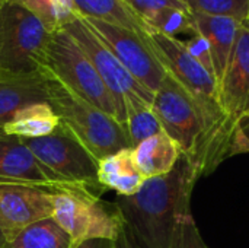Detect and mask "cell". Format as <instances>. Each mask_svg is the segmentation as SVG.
Listing matches in <instances>:
<instances>
[{
  "mask_svg": "<svg viewBox=\"0 0 249 248\" xmlns=\"http://www.w3.org/2000/svg\"><path fill=\"white\" fill-rule=\"evenodd\" d=\"M152 108L162 130L197 165L201 177L210 175L222 164L217 155L214 129L207 113L168 73L153 95Z\"/></svg>",
  "mask_w": 249,
  "mask_h": 248,
  "instance_id": "cell-2",
  "label": "cell"
},
{
  "mask_svg": "<svg viewBox=\"0 0 249 248\" xmlns=\"http://www.w3.org/2000/svg\"><path fill=\"white\" fill-rule=\"evenodd\" d=\"M219 102L229 127L236 132L249 114V28L242 23L228 66L219 80Z\"/></svg>",
  "mask_w": 249,
  "mask_h": 248,
  "instance_id": "cell-12",
  "label": "cell"
},
{
  "mask_svg": "<svg viewBox=\"0 0 249 248\" xmlns=\"http://www.w3.org/2000/svg\"><path fill=\"white\" fill-rule=\"evenodd\" d=\"M76 248H115L114 241L111 240H88L85 243H82L80 246H77Z\"/></svg>",
  "mask_w": 249,
  "mask_h": 248,
  "instance_id": "cell-28",
  "label": "cell"
},
{
  "mask_svg": "<svg viewBox=\"0 0 249 248\" xmlns=\"http://www.w3.org/2000/svg\"><path fill=\"white\" fill-rule=\"evenodd\" d=\"M0 248H9V240H7V237H6V234H4L1 225H0Z\"/></svg>",
  "mask_w": 249,
  "mask_h": 248,
  "instance_id": "cell-31",
  "label": "cell"
},
{
  "mask_svg": "<svg viewBox=\"0 0 249 248\" xmlns=\"http://www.w3.org/2000/svg\"><path fill=\"white\" fill-rule=\"evenodd\" d=\"M172 248H210L204 238L201 237V232L197 227V222L193 216V212L187 213L175 234V240Z\"/></svg>",
  "mask_w": 249,
  "mask_h": 248,
  "instance_id": "cell-23",
  "label": "cell"
},
{
  "mask_svg": "<svg viewBox=\"0 0 249 248\" xmlns=\"http://www.w3.org/2000/svg\"><path fill=\"white\" fill-rule=\"evenodd\" d=\"M9 248H73L70 235L53 219H44L23 229Z\"/></svg>",
  "mask_w": 249,
  "mask_h": 248,
  "instance_id": "cell-19",
  "label": "cell"
},
{
  "mask_svg": "<svg viewBox=\"0 0 249 248\" xmlns=\"http://www.w3.org/2000/svg\"><path fill=\"white\" fill-rule=\"evenodd\" d=\"M38 102H48V80L44 73L9 75L0 72V132L13 115Z\"/></svg>",
  "mask_w": 249,
  "mask_h": 248,
  "instance_id": "cell-13",
  "label": "cell"
},
{
  "mask_svg": "<svg viewBox=\"0 0 249 248\" xmlns=\"http://www.w3.org/2000/svg\"><path fill=\"white\" fill-rule=\"evenodd\" d=\"M0 184L42 187L54 193L80 187L53 172L20 137L4 133H0Z\"/></svg>",
  "mask_w": 249,
  "mask_h": 248,
  "instance_id": "cell-10",
  "label": "cell"
},
{
  "mask_svg": "<svg viewBox=\"0 0 249 248\" xmlns=\"http://www.w3.org/2000/svg\"><path fill=\"white\" fill-rule=\"evenodd\" d=\"M83 48L93 67L108 88L118 110V121L124 126L130 108L152 105L153 92L146 89L111 53V50L95 35L83 18L76 16L63 26Z\"/></svg>",
  "mask_w": 249,
  "mask_h": 248,
  "instance_id": "cell-7",
  "label": "cell"
},
{
  "mask_svg": "<svg viewBox=\"0 0 249 248\" xmlns=\"http://www.w3.org/2000/svg\"><path fill=\"white\" fill-rule=\"evenodd\" d=\"M242 153H249V139L245 136V133L238 127L229 148V158L235 155H242Z\"/></svg>",
  "mask_w": 249,
  "mask_h": 248,
  "instance_id": "cell-26",
  "label": "cell"
},
{
  "mask_svg": "<svg viewBox=\"0 0 249 248\" xmlns=\"http://www.w3.org/2000/svg\"><path fill=\"white\" fill-rule=\"evenodd\" d=\"M181 155L179 146L163 130L133 148L134 164L146 180L171 172Z\"/></svg>",
  "mask_w": 249,
  "mask_h": 248,
  "instance_id": "cell-15",
  "label": "cell"
},
{
  "mask_svg": "<svg viewBox=\"0 0 249 248\" xmlns=\"http://www.w3.org/2000/svg\"><path fill=\"white\" fill-rule=\"evenodd\" d=\"M83 19L95 35L111 50L117 60L146 89L155 94L166 76V70L159 61L147 34H140L96 19Z\"/></svg>",
  "mask_w": 249,
  "mask_h": 248,
  "instance_id": "cell-9",
  "label": "cell"
},
{
  "mask_svg": "<svg viewBox=\"0 0 249 248\" xmlns=\"http://www.w3.org/2000/svg\"><path fill=\"white\" fill-rule=\"evenodd\" d=\"M47 80L48 104L57 114L60 126L95 159L99 161L118 151L131 149L125 129L120 121L71 94L50 76Z\"/></svg>",
  "mask_w": 249,
  "mask_h": 248,
  "instance_id": "cell-3",
  "label": "cell"
},
{
  "mask_svg": "<svg viewBox=\"0 0 249 248\" xmlns=\"http://www.w3.org/2000/svg\"><path fill=\"white\" fill-rule=\"evenodd\" d=\"M60 127V120L48 102L31 104L19 110L4 124L3 133L22 139H36L53 134Z\"/></svg>",
  "mask_w": 249,
  "mask_h": 248,
  "instance_id": "cell-17",
  "label": "cell"
},
{
  "mask_svg": "<svg viewBox=\"0 0 249 248\" xmlns=\"http://www.w3.org/2000/svg\"><path fill=\"white\" fill-rule=\"evenodd\" d=\"M198 178L197 165L182 153L171 172L146 180L133 196H117L114 203L139 248H172Z\"/></svg>",
  "mask_w": 249,
  "mask_h": 248,
  "instance_id": "cell-1",
  "label": "cell"
},
{
  "mask_svg": "<svg viewBox=\"0 0 249 248\" xmlns=\"http://www.w3.org/2000/svg\"><path fill=\"white\" fill-rule=\"evenodd\" d=\"M13 1L31 13H34L41 22H44L53 32L61 29L66 26L70 20H73L76 16H70L60 10L51 0H9Z\"/></svg>",
  "mask_w": 249,
  "mask_h": 248,
  "instance_id": "cell-22",
  "label": "cell"
},
{
  "mask_svg": "<svg viewBox=\"0 0 249 248\" xmlns=\"http://www.w3.org/2000/svg\"><path fill=\"white\" fill-rule=\"evenodd\" d=\"M54 196L42 187L0 184V225L9 244L32 224L53 218Z\"/></svg>",
  "mask_w": 249,
  "mask_h": 248,
  "instance_id": "cell-11",
  "label": "cell"
},
{
  "mask_svg": "<svg viewBox=\"0 0 249 248\" xmlns=\"http://www.w3.org/2000/svg\"><path fill=\"white\" fill-rule=\"evenodd\" d=\"M74 10L80 18L124 26L140 34L150 32L149 26L124 0H74Z\"/></svg>",
  "mask_w": 249,
  "mask_h": 248,
  "instance_id": "cell-18",
  "label": "cell"
},
{
  "mask_svg": "<svg viewBox=\"0 0 249 248\" xmlns=\"http://www.w3.org/2000/svg\"><path fill=\"white\" fill-rule=\"evenodd\" d=\"M4 1H6V0H0V3H4Z\"/></svg>",
  "mask_w": 249,
  "mask_h": 248,
  "instance_id": "cell-34",
  "label": "cell"
},
{
  "mask_svg": "<svg viewBox=\"0 0 249 248\" xmlns=\"http://www.w3.org/2000/svg\"><path fill=\"white\" fill-rule=\"evenodd\" d=\"M193 18L196 22L197 32L207 41L210 47L214 76L219 86V80L228 66L242 23L231 18L212 16L198 12H193Z\"/></svg>",
  "mask_w": 249,
  "mask_h": 248,
  "instance_id": "cell-14",
  "label": "cell"
},
{
  "mask_svg": "<svg viewBox=\"0 0 249 248\" xmlns=\"http://www.w3.org/2000/svg\"><path fill=\"white\" fill-rule=\"evenodd\" d=\"M184 44H185L187 50L191 53V56L204 69H207L214 76V66H213V58H212V51H210V47H209L207 41L197 32L193 37H190L188 41H184Z\"/></svg>",
  "mask_w": 249,
  "mask_h": 248,
  "instance_id": "cell-25",
  "label": "cell"
},
{
  "mask_svg": "<svg viewBox=\"0 0 249 248\" xmlns=\"http://www.w3.org/2000/svg\"><path fill=\"white\" fill-rule=\"evenodd\" d=\"M53 31L25 7L3 3L0 72L9 75L41 73Z\"/></svg>",
  "mask_w": 249,
  "mask_h": 248,
  "instance_id": "cell-6",
  "label": "cell"
},
{
  "mask_svg": "<svg viewBox=\"0 0 249 248\" xmlns=\"http://www.w3.org/2000/svg\"><path fill=\"white\" fill-rule=\"evenodd\" d=\"M239 129L245 133V136L249 139V114L248 115H245V117L241 120V123H239Z\"/></svg>",
  "mask_w": 249,
  "mask_h": 248,
  "instance_id": "cell-30",
  "label": "cell"
},
{
  "mask_svg": "<svg viewBox=\"0 0 249 248\" xmlns=\"http://www.w3.org/2000/svg\"><path fill=\"white\" fill-rule=\"evenodd\" d=\"M22 140L44 165L63 180L99 196L104 191L98 181V159L61 126L50 136Z\"/></svg>",
  "mask_w": 249,
  "mask_h": 248,
  "instance_id": "cell-8",
  "label": "cell"
},
{
  "mask_svg": "<svg viewBox=\"0 0 249 248\" xmlns=\"http://www.w3.org/2000/svg\"><path fill=\"white\" fill-rule=\"evenodd\" d=\"M51 1L64 13H67L70 16H77L76 10H74V0H51Z\"/></svg>",
  "mask_w": 249,
  "mask_h": 248,
  "instance_id": "cell-29",
  "label": "cell"
},
{
  "mask_svg": "<svg viewBox=\"0 0 249 248\" xmlns=\"http://www.w3.org/2000/svg\"><path fill=\"white\" fill-rule=\"evenodd\" d=\"M98 181L104 190H112L118 196H133L146 178L137 170L133 149L128 148L98 161Z\"/></svg>",
  "mask_w": 249,
  "mask_h": 248,
  "instance_id": "cell-16",
  "label": "cell"
},
{
  "mask_svg": "<svg viewBox=\"0 0 249 248\" xmlns=\"http://www.w3.org/2000/svg\"><path fill=\"white\" fill-rule=\"evenodd\" d=\"M191 12L231 18L241 23L249 20V0H185Z\"/></svg>",
  "mask_w": 249,
  "mask_h": 248,
  "instance_id": "cell-21",
  "label": "cell"
},
{
  "mask_svg": "<svg viewBox=\"0 0 249 248\" xmlns=\"http://www.w3.org/2000/svg\"><path fill=\"white\" fill-rule=\"evenodd\" d=\"M41 73L57 80L71 94L118 121V110L112 95L88 54L66 29L61 28L53 34Z\"/></svg>",
  "mask_w": 249,
  "mask_h": 248,
  "instance_id": "cell-4",
  "label": "cell"
},
{
  "mask_svg": "<svg viewBox=\"0 0 249 248\" xmlns=\"http://www.w3.org/2000/svg\"><path fill=\"white\" fill-rule=\"evenodd\" d=\"M1 31H3V3H0V47H1Z\"/></svg>",
  "mask_w": 249,
  "mask_h": 248,
  "instance_id": "cell-32",
  "label": "cell"
},
{
  "mask_svg": "<svg viewBox=\"0 0 249 248\" xmlns=\"http://www.w3.org/2000/svg\"><path fill=\"white\" fill-rule=\"evenodd\" d=\"M245 25H247V26L249 28V20H247V22H245Z\"/></svg>",
  "mask_w": 249,
  "mask_h": 248,
  "instance_id": "cell-33",
  "label": "cell"
},
{
  "mask_svg": "<svg viewBox=\"0 0 249 248\" xmlns=\"http://www.w3.org/2000/svg\"><path fill=\"white\" fill-rule=\"evenodd\" d=\"M124 129L130 142L131 149L143 140L162 132L160 121L153 111L152 105H143L130 108L125 115Z\"/></svg>",
  "mask_w": 249,
  "mask_h": 248,
  "instance_id": "cell-20",
  "label": "cell"
},
{
  "mask_svg": "<svg viewBox=\"0 0 249 248\" xmlns=\"http://www.w3.org/2000/svg\"><path fill=\"white\" fill-rule=\"evenodd\" d=\"M131 10L144 22L150 15L166 9V7H179V9H190L185 0H124ZM191 10V9H190Z\"/></svg>",
  "mask_w": 249,
  "mask_h": 248,
  "instance_id": "cell-24",
  "label": "cell"
},
{
  "mask_svg": "<svg viewBox=\"0 0 249 248\" xmlns=\"http://www.w3.org/2000/svg\"><path fill=\"white\" fill-rule=\"evenodd\" d=\"M114 244H115V248H139V246L134 243V240L131 238V235L127 232L125 228L120 234V237L114 241Z\"/></svg>",
  "mask_w": 249,
  "mask_h": 248,
  "instance_id": "cell-27",
  "label": "cell"
},
{
  "mask_svg": "<svg viewBox=\"0 0 249 248\" xmlns=\"http://www.w3.org/2000/svg\"><path fill=\"white\" fill-rule=\"evenodd\" d=\"M53 219L70 235L73 248L88 240L115 241L125 228L115 203L83 187L55 193Z\"/></svg>",
  "mask_w": 249,
  "mask_h": 248,
  "instance_id": "cell-5",
  "label": "cell"
},
{
  "mask_svg": "<svg viewBox=\"0 0 249 248\" xmlns=\"http://www.w3.org/2000/svg\"><path fill=\"white\" fill-rule=\"evenodd\" d=\"M0 133H1V132H0Z\"/></svg>",
  "mask_w": 249,
  "mask_h": 248,
  "instance_id": "cell-35",
  "label": "cell"
}]
</instances>
